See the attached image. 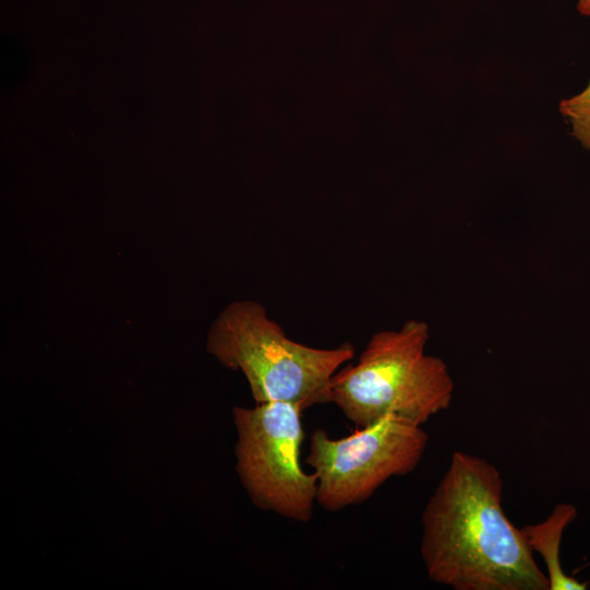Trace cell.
Here are the masks:
<instances>
[{
  "instance_id": "cell-1",
  "label": "cell",
  "mask_w": 590,
  "mask_h": 590,
  "mask_svg": "<svg viewBox=\"0 0 590 590\" xmlns=\"http://www.w3.org/2000/svg\"><path fill=\"white\" fill-rule=\"evenodd\" d=\"M502 498L503 477L492 462L451 455L422 514L420 553L432 581L455 590H550Z\"/></svg>"
},
{
  "instance_id": "cell-6",
  "label": "cell",
  "mask_w": 590,
  "mask_h": 590,
  "mask_svg": "<svg viewBox=\"0 0 590 590\" xmlns=\"http://www.w3.org/2000/svg\"><path fill=\"white\" fill-rule=\"evenodd\" d=\"M577 518V508L557 504L541 522L520 528L524 542L532 553H538L546 567L550 590H586V582L568 576L560 565L559 546L564 530Z\"/></svg>"
},
{
  "instance_id": "cell-3",
  "label": "cell",
  "mask_w": 590,
  "mask_h": 590,
  "mask_svg": "<svg viewBox=\"0 0 590 590\" xmlns=\"http://www.w3.org/2000/svg\"><path fill=\"white\" fill-rule=\"evenodd\" d=\"M206 351L244 374L256 403L291 402L304 410L327 403L331 378L355 355L350 342L319 349L292 340L253 300L234 302L220 312Z\"/></svg>"
},
{
  "instance_id": "cell-7",
  "label": "cell",
  "mask_w": 590,
  "mask_h": 590,
  "mask_svg": "<svg viewBox=\"0 0 590 590\" xmlns=\"http://www.w3.org/2000/svg\"><path fill=\"white\" fill-rule=\"evenodd\" d=\"M558 110L569 122L571 135L585 149L590 150V80L580 93L563 99Z\"/></svg>"
},
{
  "instance_id": "cell-4",
  "label": "cell",
  "mask_w": 590,
  "mask_h": 590,
  "mask_svg": "<svg viewBox=\"0 0 590 590\" xmlns=\"http://www.w3.org/2000/svg\"><path fill=\"white\" fill-rule=\"evenodd\" d=\"M304 411L282 401L233 408L236 472L249 499L300 523L311 520L317 504V475L305 472L299 458Z\"/></svg>"
},
{
  "instance_id": "cell-8",
  "label": "cell",
  "mask_w": 590,
  "mask_h": 590,
  "mask_svg": "<svg viewBox=\"0 0 590 590\" xmlns=\"http://www.w3.org/2000/svg\"><path fill=\"white\" fill-rule=\"evenodd\" d=\"M577 10L581 15L590 16V0H578Z\"/></svg>"
},
{
  "instance_id": "cell-5",
  "label": "cell",
  "mask_w": 590,
  "mask_h": 590,
  "mask_svg": "<svg viewBox=\"0 0 590 590\" xmlns=\"http://www.w3.org/2000/svg\"><path fill=\"white\" fill-rule=\"evenodd\" d=\"M427 442L422 425L396 416L338 439L316 429L305 463L317 475V504L339 511L366 502L389 479L415 470Z\"/></svg>"
},
{
  "instance_id": "cell-2",
  "label": "cell",
  "mask_w": 590,
  "mask_h": 590,
  "mask_svg": "<svg viewBox=\"0 0 590 590\" xmlns=\"http://www.w3.org/2000/svg\"><path fill=\"white\" fill-rule=\"evenodd\" d=\"M428 339V324L421 320L376 332L357 362L333 375L327 403L357 428L387 416L423 425L446 411L455 384L446 363L426 353Z\"/></svg>"
}]
</instances>
